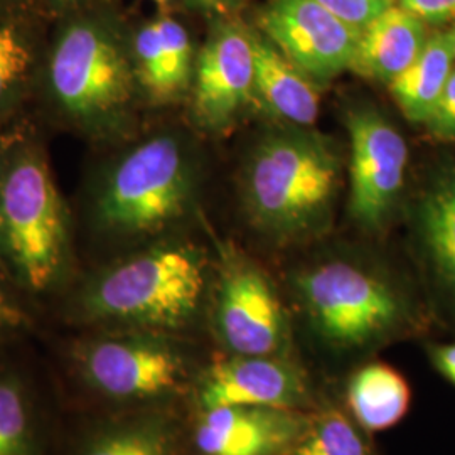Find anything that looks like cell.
<instances>
[{
    "label": "cell",
    "instance_id": "cell-25",
    "mask_svg": "<svg viewBox=\"0 0 455 455\" xmlns=\"http://www.w3.org/2000/svg\"><path fill=\"white\" fill-rule=\"evenodd\" d=\"M425 125L440 140L455 142V68Z\"/></svg>",
    "mask_w": 455,
    "mask_h": 455
},
{
    "label": "cell",
    "instance_id": "cell-8",
    "mask_svg": "<svg viewBox=\"0 0 455 455\" xmlns=\"http://www.w3.org/2000/svg\"><path fill=\"white\" fill-rule=\"evenodd\" d=\"M46 82L54 105L69 122L90 133H103L127 110L133 73L108 31L93 22H78L52 49Z\"/></svg>",
    "mask_w": 455,
    "mask_h": 455
},
{
    "label": "cell",
    "instance_id": "cell-17",
    "mask_svg": "<svg viewBox=\"0 0 455 455\" xmlns=\"http://www.w3.org/2000/svg\"><path fill=\"white\" fill-rule=\"evenodd\" d=\"M419 235L430 282L455 324V172L440 176L423 196Z\"/></svg>",
    "mask_w": 455,
    "mask_h": 455
},
{
    "label": "cell",
    "instance_id": "cell-4",
    "mask_svg": "<svg viewBox=\"0 0 455 455\" xmlns=\"http://www.w3.org/2000/svg\"><path fill=\"white\" fill-rule=\"evenodd\" d=\"M0 263L33 295L52 292L71 270V236L61 195L39 147L0 150Z\"/></svg>",
    "mask_w": 455,
    "mask_h": 455
},
{
    "label": "cell",
    "instance_id": "cell-19",
    "mask_svg": "<svg viewBox=\"0 0 455 455\" xmlns=\"http://www.w3.org/2000/svg\"><path fill=\"white\" fill-rule=\"evenodd\" d=\"M135 58L137 75L154 97H176L189 83L193 65L189 34L171 17H161L139 31Z\"/></svg>",
    "mask_w": 455,
    "mask_h": 455
},
{
    "label": "cell",
    "instance_id": "cell-2",
    "mask_svg": "<svg viewBox=\"0 0 455 455\" xmlns=\"http://www.w3.org/2000/svg\"><path fill=\"white\" fill-rule=\"evenodd\" d=\"M214 263L189 242H159L84 278L69 319L88 331H147L197 339L206 329Z\"/></svg>",
    "mask_w": 455,
    "mask_h": 455
},
{
    "label": "cell",
    "instance_id": "cell-13",
    "mask_svg": "<svg viewBox=\"0 0 455 455\" xmlns=\"http://www.w3.org/2000/svg\"><path fill=\"white\" fill-rule=\"evenodd\" d=\"M195 112L210 129L228 125L253 98V37L236 28L214 34L197 58Z\"/></svg>",
    "mask_w": 455,
    "mask_h": 455
},
{
    "label": "cell",
    "instance_id": "cell-16",
    "mask_svg": "<svg viewBox=\"0 0 455 455\" xmlns=\"http://www.w3.org/2000/svg\"><path fill=\"white\" fill-rule=\"evenodd\" d=\"M427 26L400 5H390L359 34L351 69L364 78L391 83L422 52Z\"/></svg>",
    "mask_w": 455,
    "mask_h": 455
},
{
    "label": "cell",
    "instance_id": "cell-30",
    "mask_svg": "<svg viewBox=\"0 0 455 455\" xmlns=\"http://www.w3.org/2000/svg\"><path fill=\"white\" fill-rule=\"evenodd\" d=\"M447 39H449V44H451V49H452V56H454L455 61V24L454 28L447 33Z\"/></svg>",
    "mask_w": 455,
    "mask_h": 455
},
{
    "label": "cell",
    "instance_id": "cell-21",
    "mask_svg": "<svg viewBox=\"0 0 455 455\" xmlns=\"http://www.w3.org/2000/svg\"><path fill=\"white\" fill-rule=\"evenodd\" d=\"M454 69L447 34L428 37L420 56L388 83L400 110L411 122H427Z\"/></svg>",
    "mask_w": 455,
    "mask_h": 455
},
{
    "label": "cell",
    "instance_id": "cell-27",
    "mask_svg": "<svg viewBox=\"0 0 455 455\" xmlns=\"http://www.w3.org/2000/svg\"><path fill=\"white\" fill-rule=\"evenodd\" d=\"M398 5L425 24H445L455 20V0H398Z\"/></svg>",
    "mask_w": 455,
    "mask_h": 455
},
{
    "label": "cell",
    "instance_id": "cell-29",
    "mask_svg": "<svg viewBox=\"0 0 455 455\" xmlns=\"http://www.w3.org/2000/svg\"><path fill=\"white\" fill-rule=\"evenodd\" d=\"M196 2H199L201 5H204V7H210V9H218V7L225 5L228 0H196Z\"/></svg>",
    "mask_w": 455,
    "mask_h": 455
},
{
    "label": "cell",
    "instance_id": "cell-23",
    "mask_svg": "<svg viewBox=\"0 0 455 455\" xmlns=\"http://www.w3.org/2000/svg\"><path fill=\"white\" fill-rule=\"evenodd\" d=\"M33 63V54L14 26H0V112L16 100Z\"/></svg>",
    "mask_w": 455,
    "mask_h": 455
},
{
    "label": "cell",
    "instance_id": "cell-20",
    "mask_svg": "<svg viewBox=\"0 0 455 455\" xmlns=\"http://www.w3.org/2000/svg\"><path fill=\"white\" fill-rule=\"evenodd\" d=\"M48 432L29 376L0 361V455H46Z\"/></svg>",
    "mask_w": 455,
    "mask_h": 455
},
{
    "label": "cell",
    "instance_id": "cell-15",
    "mask_svg": "<svg viewBox=\"0 0 455 455\" xmlns=\"http://www.w3.org/2000/svg\"><path fill=\"white\" fill-rule=\"evenodd\" d=\"M334 393L353 420L371 435L396 427L411 407L405 374L379 356L349 370Z\"/></svg>",
    "mask_w": 455,
    "mask_h": 455
},
{
    "label": "cell",
    "instance_id": "cell-22",
    "mask_svg": "<svg viewBox=\"0 0 455 455\" xmlns=\"http://www.w3.org/2000/svg\"><path fill=\"white\" fill-rule=\"evenodd\" d=\"M291 455H381L373 435L344 410L334 388L310 411L309 427Z\"/></svg>",
    "mask_w": 455,
    "mask_h": 455
},
{
    "label": "cell",
    "instance_id": "cell-1",
    "mask_svg": "<svg viewBox=\"0 0 455 455\" xmlns=\"http://www.w3.org/2000/svg\"><path fill=\"white\" fill-rule=\"evenodd\" d=\"M285 280L299 358L325 387L427 329L422 307L383 263L331 253L293 267Z\"/></svg>",
    "mask_w": 455,
    "mask_h": 455
},
{
    "label": "cell",
    "instance_id": "cell-18",
    "mask_svg": "<svg viewBox=\"0 0 455 455\" xmlns=\"http://www.w3.org/2000/svg\"><path fill=\"white\" fill-rule=\"evenodd\" d=\"M253 98L292 125H312L319 115V95L309 76L268 39L253 37Z\"/></svg>",
    "mask_w": 455,
    "mask_h": 455
},
{
    "label": "cell",
    "instance_id": "cell-11",
    "mask_svg": "<svg viewBox=\"0 0 455 455\" xmlns=\"http://www.w3.org/2000/svg\"><path fill=\"white\" fill-rule=\"evenodd\" d=\"M261 28L293 65L319 83L351 69L361 34L315 0H274L261 14Z\"/></svg>",
    "mask_w": 455,
    "mask_h": 455
},
{
    "label": "cell",
    "instance_id": "cell-26",
    "mask_svg": "<svg viewBox=\"0 0 455 455\" xmlns=\"http://www.w3.org/2000/svg\"><path fill=\"white\" fill-rule=\"evenodd\" d=\"M29 327L31 319L28 312L0 283V347L24 336Z\"/></svg>",
    "mask_w": 455,
    "mask_h": 455
},
{
    "label": "cell",
    "instance_id": "cell-12",
    "mask_svg": "<svg viewBox=\"0 0 455 455\" xmlns=\"http://www.w3.org/2000/svg\"><path fill=\"white\" fill-rule=\"evenodd\" d=\"M310 411L282 408H188L189 455H291L309 427Z\"/></svg>",
    "mask_w": 455,
    "mask_h": 455
},
{
    "label": "cell",
    "instance_id": "cell-28",
    "mask_svg": "<svg viewBox=\"0 0 455 455\" xmlns=\"http://www.w3.org/2000/svg\"><path fill=\"white\" fill-rule=\"evenodd\" d=\"M430 366L455 387V341H427L423 344Z\"/></svg>",
    "mask_w": 455,
    "mask_h": 455
},
{
    "label": "cell",
    "instance_id": "cell-14",
    "mask_svg": "<svg viewBox=\"0 0 455 455\" xmlns=\"http://www.w3.org/2000/svg\"><path fill=\"white\" fill-rule=\"evenodd\" d=\"M188 408L98 411L71 455H189Z\"/></svg>",
    "mask_w": 455,
    "mask_h": 455
},
{
    "label": "cell",
    "instance_id": "cell-5",
    "mask_svg": "<svg viewBox=\"0 0 455 455\" xmlns=\"http://www.w3.org/2000/svg\"><path fill=\"white\" fill-rule=\"evenodd\" d=\"M339 172L336 154L321 137L270 135L246 165L244 201L253 227L280 246L317 236L329 220Z\"/></svg>",
    "mask_w": 455,
    "mask_h": 455
},
{
    "label": "cell",
    "instance_id": "cell-6",
    "mask_svg": "<svg viewBox=\"0 0 455 455\" xmlns=\"http://www.w3.org/2000/svg\"><path fill=\"white\" fill-rule=\"evenodd\" d=\"M191 188V165L180 140L152 137L110 167L95 193L93 223L114 240L156 235L180 218Z\"/></svg>",
    "mask_w": 455,
    "mask_h": 455
},
{
    "label": "cell",
    "instance_id": "cell-7",
    "mask_svg": "<svg viewBox=\"0 0 455 455\" xmlns=\"http://www.w3.org/2000/svg\"><path fill=\"white\" fill-rule=\"evenodd\" d=\"M206 332L218 355L300 361L285 295L260 261L235 244L218 250Z\"/></svg>",
    "mask_w": 455,
    "mask_h": 455
},
{
    "label": "cell",
    "instance_id": "cell-3",
    "mask_svg": "<svg viewBox=\"0 0 455 455\" xmlns=\"http://www.w3.org/2000/svg\"><path fill=\"white\" fill-rule=\"evenodd\" d=\"M201 342L147 331H88L69 346L68 366L100 411L189 408L212 356Z\"/></svg>",
    "mask_w": 455,
    "mask_h": 455
},
{
    "label": "cell",
    "instance_id": "cell-31",
    "mask_svg": "<svg viewBox=\"0 0 455 455\" xmlns=\"http://www.w3.org/2000/svg\"><path fill=\"white\" fill-rule=\"evenodd\" d=\"M156 2H157V4H167L169 0H156Z\"/></svg>",
    "mask_w": 455,
    "mask_h": 455
},
{
    "label": "cell",
    "instance_id": "cell-24",
    "mask_svg": "<svg viewBox=\"0 0 455 455\" xmlns=\"http://www.w3.org/2000/svg\"><path fill=\"white\" fill-rule=\"evenodd\" d=\"M329 12L339 17L359 33L393 5V0H315Z\"/></svg>",
    "mask_w": 455,
    "mask_h": 455
},
{
    "label": "cell",
    "instance_id": "cell-9",
    "mask_svg": "<svg viewBox=\"0 0 455 455\" xmlns=\"http://www.w3.org/2000/svg\"><path fill=\"white\" fill-rule=\"evenodd\" d=\"M327 388L299 359L212 351L196 381L189 408L240 405L314 411Z\"/></svg>",
    "mask_w": 455,
    "mask_h": 455
},
{
    "label": "cell",
    "instance_id": "cell-10",
    "mask_svg": "<svg viewBox=\"0 0 455 455\" xmlns=\"http://www.w3.org/2000/svg\"><path fill=\"white\" fill-rule=\"evenodd\" d=\"M351 142L349 212L366 231L385 225L403 188L408 147L402 133L373 108H353L346 116Z\"/></svg>",
    "mask_w": 455,
    "mask_h": 455
}]
</instances>
